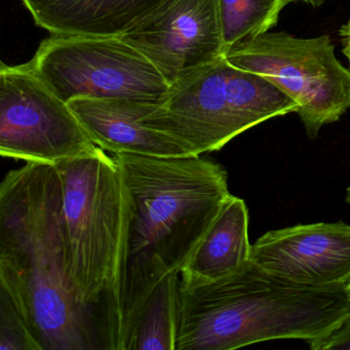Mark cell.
I'll return each mask as SVG.
<instances>
[{"instance_id": "12", "label": "cell", "mask_w": 350, "mask_h": 350, "mask_svg": "<svg viewBox=\"0 0 350 350\" xmlns=\"http://www.w3.org/2000/svg\"><path fill=\"white\" fill-rule=\"evenodd\" d=\"M163 0H22L36 25L59 36H122Z\"/></svg>"}, {"instance_id": "4", "label": "cell", "mask_w": 350, "mask_h": 350, "mask_svg": "<svg viewBox=\"0 0 350 350\" xmlns=\"http://www.w3.org/2000/svg\"><path fill=\"white\" fill-rule=\"evenodd\" d=\"M98 148L56 165L63 185L67 276L75 301L88 309L118 286L130 219L120 165Z\"/></svg>"}, {"instance_id": "2", "label": "cell", "mask_w": 350, "mask_h": 350, "mask_svg": "<svg viewBox=\"0 0 350 350\" xmlns=\"http://www.w3.org/2000/svg\"><path fill=\"white\" fill-rule=\"evenodd\" d=\"M0 290L42 350L97 348L88 309L77 304L69 286L56 165L26 163L0 184Z\"/></svg>"}, {"instance_id": "21", "label": "cell", "mask_w": 350, "mask_h": 350, "mask_svg": "<svg viewBox=\"0 0 350 350\" xmlns=\"http://www.w3.org/2000/svg\"><path fill=\"white\" fill-rule=\"evenodd\" d=\"M346 291H347L348 295H349L350 297V284H348L347 286H346Z\"/></svg>"}, {"instance_id": "5", "label": "cell", "mask_w": 350, "mask_h": 350, "mask_svg": "<svg viewBox=\"0 0 350 350\" xmlns=\"http://www.w3.org/2000/svg\"><path fill=\"white\" fill-rule=\"evenodd\" d=\"M297 110L298 104L269 79L237 68L223 57L170 85L142 122L177 139L198 157Z\"/></svg>"}, {"instance_id": "20", "label": "cell", "mask_w": 350, "mask_h": 350, "mask_svg": "<svg viewBox=\"0 0 350 350\" xmlns=\"http://www.w3.org/2000/svg\"><path fill=\"white\" fill-rule=\"evenodd\" d=\"M346 200H347L348 204H350V187L347 189V198H346Z\"/></svg>"}, {"instance_id": "7", "label": "cell", "mask_w": 350, "mask_h": 350, "mask_svg": "<svg viewBox=\"0 0 350 350\" xmlns=\"http://www.w3.org/2000/svg\"><path fill=\"white\" fill-rule=\"evenodd\" d=\"M29 63L67 103L77 98L161 103L170 89L157 67L120 36L52 34Z\"/></svg>"}, {"instance_id": "10", "label": "cell", "mask_w": 350, "mask_h": 350, "mask_svg": "<svg viewBox=\"0 0 350 350\" xmlns=\"http://www.w3.org/2000/svg\"><path fill=\"white\" fill-rule=\"evenodd\" d=\"M251 260L280 278L317 288L350 284V225H296L272 230L252 245Z\"/></svg>"}, {"instance_id": "16", "label": "cell", "mask_w": 350, "mask_h": 350, "mask_svg": "<svg viewBox=\"0 0 350 350\" xmlns=\"http://www.w3.org/2000/svg\"><path fill=\"white\" fill-rule=\"evenodd\" d=\"M0 350H42L10 297L0 290Z\"/></svg>"}, {"instance_id": "8", "label": "cell", "mask_w": 350, "mask_h": 350, "mask_svg": "<svg viewBox=\"0 0 350 350\" xmlns=\"http://www.w3.org/2000/svg\"><path fill=\"white\" fill-rule=\"evenodd\" d=\"M97 148L70 105L52 91L29 62L1 64V157L57 165Z\"/></svg>"}, {"instance_id": "3", "label": "cell", "mask_w": 350, "mask_h": 350, "mask_svg": "<svg viewBox=\"0 0 350 350\" xmlns=\"http://www.w3.org/2000/svg\"><path fill=\"white\" fill-rule=\"evenodd\" d=\"M350 317L346 288L299 284L247 262L212 282H179L175 350H230L325 337Z\"/></svg>"}, {"instance_id": "11", "label": "cell", "mask_w": 350, "mask_h": 350, "mask_svg": "<svg viewBox=\"0 0 350 350\" xmlns=\"http://www.w3.org/2000/svg\"><path fill=\"white\" fill-rule=\"evenodd\" d=\"M69 105L97 146L113 154L155 157H194L185 144L145 126L154 102L122 98H77Z\"/></svg>"}, {"instance_id": "1", "label": "cell", "mask_w": 350, "mask_h": 350, "mask_svg": "<svg viewBox=\"0 0 350 350\" xmlns=\"http://www.w3.org/2000/svg\"><path fill=\"white\" fill-rule=\"evenodd\" d=\"M130 198L118 286L107 296L108 349L130 350L149 297L181 274L230 192L220 165L200 157L114 154Z\"/></svg>"}, {"instance_id": "9", "label": "cell", "mask_w": 350, "mask_h": 350, "mask_svg": "<svg viewBox=\"0 0 350 350\" xmlns=\"http://www.w3.org/2000/svg\"><path fill=\"white\" fill-rule=\"evenodd\" d=\"M120 38L170 85L226 56L219 0H163Z\"/></svg>"}, {"instance_id": "15", "label": "cell", "mask_w": 350, "mask_h": 350, "mask_svg": "<svg viewBox=\"0 0 350 350\" xmlns=\"http://www.w3.org/2000/svg\"><path fill=\"white\" fill-rule=\"evenodd\" d=\"M297 0H219L225 52L267 33L278 24L280 12Z\"/></svg>"}, {"instance_id": "18", "label": "cell", "mask_w": 350, "mask_h": 350, "mask_svg": "<svg viewBox=\"0 0 350 350\" xmlns=\"http://www.w3.org/2000/svg\"><path fill=\"white\" fill-rule=\"evenodd\" d=\"M340 38L343 44V54L350 63V19L345 25L342 26L340 30Z\"/></svg>"}, {"instance_id": "14", "label": "cell", "mask_w": 350, "mask_h": 350, "mask_svg": "<svg viewBox=\"0 0 350 350\" xmlns=\"http://www.w3.org/2000/svg\"><path fill=\"white\" fill-rule=\"evenodd\" d=\"M179 274H170L147 300L130 350H175Z\"/></svg>"}, {"instance_id": "17", "label": "cell", "mask_w": 350, "mask_h": 350, "mask_svg": "<svg viewBox=\"0 0 350 350\" xmlns=\"http://www.w3.org/2000/svg\"><path fill=\"white\" fill-rule=\"evenodd\" d=\"M309 347L313 350H350V317L329 335L309 341Z\"/></svg>"}, {"instance_id": "13", "label": "cell", "mask_w": 350, "mask_h": 350, "mask_svg": "<svg viewBox=\"0 0 350 350\" xmlns=\"http://www.w3.org/2000/svg\"><path fill=\"white\" fill-rule=\"evenodd\" d=\"M251 253L249 211L245 200L230 194L180 280L196 284L224 278L251 261Z\"/></svg>"}, {"instance_id": "19", "label": "cell", "mask_w": 350, "mask_h": 350, "mask_svg": "<svg viewBox=\"0 0 350 350\" xmlns=\"http://www.w3.org/2000/svg\"><path fill=\"white\" fill-rule=\"evenodd\" d=\"M297 1H303V3H308L312 7H319V5L325 3V0H297Z\"/></svg>"}, {"instance_id": "6", "label": "cell", "mask_w": 350, "mask_h": 350, "mask_svg": "<svg viewBox=\"0 0 350 350\" xmlns=\"http://www.w3.org/2000/svg\"><path fill=\"white\" fill-rule=\"evenodd\" d=\"M225 58L290 96L309 138H317L323 126L338 122L350 107V71L338 60L327 36L298 38L267 32L231 49Z\"/></svg>"}]
</instances>
